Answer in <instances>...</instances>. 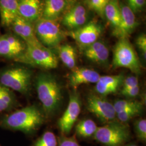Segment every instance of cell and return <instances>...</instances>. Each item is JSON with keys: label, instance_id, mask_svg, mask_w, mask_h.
<instances>
[{"label": "cell", "instance_id": "cell-33", "mask_svg": "<svg viewBox=\"0 0 146 146\" xmlns=\"http://www.w3.org/2000/svg\"><path fill=\"white\" fill-rule=\"evenodd\" d=\"M140 86H138L132 88L121 91V94L127 98H135L137 95H138V94L140 93Z\"/></svg>", "mask_w": 146, "mask_h": 146}, {"label": "cell", "instance_id": "cell-20", "mask_svg": "<svg viewBox=\"0 0 146 146\" xmlns=\"http://www.w3.org/2000/svg\"><path fill=\"white\" fill-rule=\"evenodd\" d=\"M17 16V0H0L1 22L3 26L10 27Z\"/></svg>", "mask_w": 146, "mask_h": 146}, {"label": "cell", "instance_id": "cell-31", "mask_svg": "<svg viewBox=\"0 0 146 146\" xmlns=\"http://www.w3.org/2000/svg\"><path fill=\"white\" fill-rule=\"evenodd\" d=\"M137 47L140 50L143 58L146 57V36L145 34H142L137 37L136 40Z\"/></svg>", "mask_w": 146, "mask_h": 146}, {"label": "cell", "instance_id": "cell-11", "mask_svg": "<svg viewBox=\"0 0 146 146\" xmlns=\"http://www.w3.org/2000/svg\"><path fill=\"white\" fill-rule=\"evenodd\" d=\"M26 43L14 33H6L0 36V56L16 60L25 52Z\"/></svg>", "mask_w": 146, "mask_h": 146}, {"label": "cell", "instance_id": "cell-15", "mask_svg": "<svg viewBox=\"0 0 146 146\" xmlns=\"http://www.w3.org/2000/svg\"><path fill=\"white\" fill-rule=\"evenodd\" d=\"M100 75L93 69L87 68H76L68 75L69 83L71 87L76 88L84 84H96Z\"/></svg>", "mask_w": 146, "mask_h": 146}, {"label": "cell", "instance_id": "cell-19", "mask_svg": "<svg viewBox=\"0 0 146 146\" xmlns=\"http://www.w3.org/2000/svg\"><path fill=\"white\" fill-rule=\"evenodd\" d=\"M67 2V0H44L41 18L56 21L65 10Z\"/></svg>", "mask_w": 146, "mask_h": 146}, {"label": "cell", "instance_id": "cell-26", "mask_svg": "<svg viewBox=\"0 0 146 146\" xmlns=\"http://www.w3.org/2000/svg\"><path fill=\"white\" fill-rule=\"evenodd\" d=\"M143 104L131 108L129 110H127L123 112L117 114L116 116L119 120L120 122L125 123L127 122L132 119L134 117L140 114L142 110Z\"/></svg>", "mask_w": 146, "mask_h": 146}, {"label": "cell", "instance_id": "cell-7", "mask_svg": "<svg viewBox=\"0 0 146 146\" xmlns=\"http://www.w3.org/2000/svg\"><path fill=\"white\" fill-rule=\"evenodd\" d=\"M35 35L42 45L49 49L58 47L63 39V34L56 21L40 18L34 26Z\"/></svg>", "mask_w": 146, "mask_h": 146}, {"label": "cell", "instance_id": "cell-13", "mask_svg": "<svg viewBox=\"0 0 146 146\" xmlns=\"http://www.w3.org/2000/svg\"><path fill=\"white\" fill-rule=\"evenodd\" d=\"M121 19L118 29L113 33L118 38H128L137 27V21L134 12L128 5H120Z\"/></svg>", "mask_w": 146, "mask_h": 146}, {"label": "cell", "instance_id": "cell-21", "mask_svg": "<svg viewBox=\"0 0 146 146\" xmlns=\"http://www.w3.org/2000/svg\"><path fill=\"white\" fill-rule=\"evenodd\" d=\"M104 16L113 27V33H114L120 26L121 19L120 5L118 0H110L105 8Z\"/></svg>", "mask_w": 146, "mask_h": 146}, {"label": "cell", "instance_id": "cell-17", "mask_svg": "<svg viewBox=\"0 0 146 146\" xmlns=\"http://www.w3.org/2000/svg\"><path fill=\"white\" fill-rule=\"evenodd\" d=\"M18 15L31 22L41 17L42 5L40 0H17Z\"/></svg>", "mask_w": 146, "mask_h": 146}, {"label": "cell", "instance_id": "cell-8", "mask_svg": "<svg viewBox=\"0 0 146 146\" xmlns=\"http://www.w3.org/2000/svg\"><path fill=\"white\" fill-rule=\"evenodd\" d=\"M81 101L80 94L74 90L69 95L67 109L58 121V127L63 135L68 136L81 112Z\"/></svg>", "mask_w": 146, "mask_h": 146}, {"label": "cell", "instance_id": "cell-38", "mask_svg": "<svg viewBox=\"0 0 146 146\" xmlns=\"http://www.w3.org/2000/svg\"><path fill=\"white\" fill-rule=\"evenodd\" d=\"M0 36H1V35H0Z\"/></svg>", "mask_w": 146, "mask_h": 146}, {"label": "cell", "instance_id": "cell-1", "mask_svg": "<svg viewBox=\"0 0 146 146\" xmlns=\"http://www.w3.org/2000/svg\"><path fill=\"white\" fill-rule=\"evenodd\" d=\"M36 88L45 114L47 116L52 115L58 109L62 100L60 84L50 74L41 73L37 76Z\"/></svg>", "mask_w": 146, "mask_h": 146}, {"label": "cell", "instance_id": "cell-29", "mask_svg": "<svg viewBox=\"0 0 146 146\" xmlns=\"http://www.w3.org/2000/svg\"><path fill=\"white\" fill-rule=\"evenodd\" d=\"M58 146H82L76 139L75 135L72 136L61 135L58 139Z\"/></svg>", "mask_w": 146, "mask_h": 146}, {"label": "cell", "instance_id": "cell-5", "mask_svg": "<svg viewBox=\"0 0 146 146\" xmlns=\"http://www.w3.org/2000/svg\"><path fill=\"white\" fill-rule=\"evenodd\" d=\"M15 61L44 69H54L58 66V58L50 49L44 46L27 44L26 49Z\"/></svg>", "mask_w": 146, "mask_h": 146}, {"label": "cell", "instance_id": "cell-36", "mask_svg": "<svg viewBox=\"0 0 146 146\" xmlns=\"http://www.w3.org/2000/svg\"><path fill=\"white\" fill-rule=\"evenodd\" d=\"M133 0H127V1H128V3H131V1H133Z\"/></svg>", "mask_w": 146, "mask_h": 146}, {"label": "cell", "instance_id": "cell-12", "mask_svg": "<svg viewBox=\"0 0 146 146\" xmlns=\"http://www.w3.org/2000/svg\"><path fill=\"white\" fill-rule=\"evenodd\" d=\"M10 27L13 33L21 38L27 44L35 46H43L37 39L35 33L34 26L31 22L18 15L13 22Z\"/></svg>", "mask_w": 146, "mask_h": 146}, {"label": "cell", "instance_id": "cell-16", "mask_svg": "<svg viewBox=\"0 0 146 146\" xmlns=\"http://www.w3.org/2000/svg\"><path fill=\"white\" fill-rule=\"evenodd\" d=\"M87 20L86 8L83 5H76L73 6L64 15L62 24L70 31L76 29L83 26Z\"/></svg>", "mask_w": 146, "mask_h": 146}, {"label": "cell", "instance_id": "cell-35", "mask_svg": "<svg viewBox=\"0 0 146 146\" xmlns=\"http://www.w3.org/2000/svg\"><path fill=\"white\" fill-rule=\"evenodd\" d=\"M122 146H138L136 144L134 143H128V144H125Z\"/></svg>", "mask_w": 146, "mask_h": 146}, {"label": "cell", "instance_id": "cell-37", "mask_svg": "<svg viewBox=\"0 0 146 146\" xmlns=\"http://www.w3.org/2000/svg\"><path fill=\"white\" fill-rule=\"evenodd\" d=\"M67 1H72V0H67Z\"/></svg>", "mask_w": 146, "mask_h": 146}, {"label": "cell", "instance_id": "cell-6", "mask_svg": "<svg viewBox=\"0 0 146 146\" xmlns=\"http://www.w3.org/2000/svg\"><path fill=\"white\" fill-rule=\"evenodd\" d=\"M32 72L23 67L7 69L0 73V84L21 94H27L31 85Z\"/></svg>", "mask_w": 146, "mask_h": 146}, {"label": "cell", "instance_id": "cell-32", "mask_svg": "<svg viewBox=\"0 0 146 146\" xmlns=\"http://www.w3.org/2000/svg\"><path fill=\"white\" fill-rule=\"evenodd\" d=\"M146 3V0H133L128 3V6L134 13L141 11Z\"/></svg>", "mask_w": 146, "mask_h": 146}, {"label": "cell", "instance_id": "cell-27", "mask_svg": "<svg viewBox=\"0 0 146 146\" xmlns=\"http://www.w3.org/2000/svg\"><path fill=\"white\" fill-rule=\"evenodd\" d=\"M89 7L101 17L104 16V11L110 0H86Z\"/></svg>", "mask_w": 146, "mask_h": 146}, {"label": "cell", "instance_id": "cell-14", "mask_svg": "<svg viewBox=\"0 0 146 146\" xmlns=\"http://www.w3.org/2000/svg\"><path fill=\"white\" fill-rule=\"evenodd\" d=\"M125 76L122 74L116 75L102 76L96 83L95 90L99 95L104 96L116 93L123 84Z\"/></svg>", "mask_w": 146, "mask_h": 146}, {"label": "cell", "instance_id": "cell-34", "mask_svg": "<svg viewBox=\"0 0 146 146\" xmlns=\"http://www.w3.org/2000/svg\"><path fill=\"white\" fill-rule=\"evenodd\" d=\"M11 108V107L7 104H5V102L1 99V98L0 97V113L8 110Z\"/></svg>", "mask_w": 146, "mask_h": 146}, {"label": "cell", "instance_id": "cell-25", "mask_svg": "<svg viewBox=\"0 0 146 146\" xmlns=\"http://www.w3.org/2000/svg\"><path fill=\"white\" fill-rule=\"evenodd\" d=\"M143 104L141 102L137 101L121 100H117L113 104L115 112L117 114L123 112L127 110H129L131 108Z\"/></svg>", "mask_w": 146, "mask_h": 146}, {"label": "cell", "instance_id": "cell-9", "mask_svg": "<svg viewBox=\"0 0 146 146\" xmlns=\"http://www.w3.org/2000/svg\"><path fill=\"white\" fill-rule=\"evenodd\" d=\"M87 109L106 123L114 121L116 116L113 104L100 95H89L87 100Z\"/></svg>", "mask_w": 146, "mask_h": 146}, {"label": "cell", "instance_id": "cell-4", "mask_svg": "<svg viewBox=\"0 0 146 146\" xmlns=\"http://www.w3.org/2000/svg\"><path fill=\"white\" fill-rule=\"evenodd\" d=\"M112 64L114 68H127L136 74H141V63L128 38H121L116 43Z\"/></svg>", "mask_w": 146, "mask_h": 146}, {"label": "cell", "instance_id": "cell-30", "mask_svg": "<svg viewBox=\"0 0 146 146\" xmlns=\"http://www.w3.org/2000/svg\"><path fill=\"white\" fill-rule=\"evenodd\" d=\"M138 86H139V82L138 78L136 76H130L124 79L123 84L121 86V91L132 88Z\"/></svg>", "mask_w": 146, "mask_h": 146}, {"label": "cell", "instance_id": "cell-28", "mask_svg": "<svg viewBox=\"0 0 146 146\" xmlns=\"http://www.w3.org/2000/svg\"><path fill=\"white\" fill-rule=\"evenodd\" d=\"M135 132L137 139L143 143L146 142V120L139 119L134 124Z\"/></svg>", "mask_w": 146, "mask_h": 146}, {"label": "cell", "instance_id": "cell-10", "mask_svg": "<svg viewBox=\"0 0 146 146\" xmlns=\"http://www.w3.org/2000/svg\"><path fill=\"white\" fill-rule=\"evenodd\" d=\"M102 31V27L100 24L96 22L91 21L76 29L69 31L67 35L83 49L97 41Z\"/></svg>", "mask_w": 146, "mask_h": 146}, {"label": "cell", "instance_id": "cell-23", "mask_svg": "<svg viewBox=\"0 0 146 146\" xmlns=\"http://www.w3.org/2000/svg\"><path fill=\"white\" fill-rule=\"evenodd\" d=\"M59 58L63 64L73 70L76 66V52L74 48L68 44L58 47Z\"/></svg>", "mask_w": 146, "mask_h": 146}, {"label": "cell", "instance_id": "cell-3", "mask_svg": "<svg viewBox=\"0 0 146 146\" xmlns=\"http://www.w3.org/2000/svg\"><path fill=\"white\" fill-rule=\"evenodd\" d=\"M131 137L128 125L113 121L98 127L93 139L104 146H122L130 140Z\"/></svg>", "mask_w": 146, "mask_h": 146}, {"label": "cell", "instance_id": "cell-22", "mask_svg": "<svg viewBox=\"0 0 146 146\" xmlns=\"http://www.w3.org/2000/svg\"><path fill=\"white\" fill-rule=\"evenodd\" d=\"M98 128V127L93 120L91 119L81 120L75 127V135L83 139L93 138Z\"/></svg>", "mask_w": 146, "mask_h": 146}, {"label": "cell", "instance_id": "cell-18", "mask_svg": "<svg viewBox=\"0 0 146 146\" xmlns=\"http://www.w3.org/2000/svg\"><path fill=\"white\" fill-rule=\"evenodd\" d=\"M83 52L89 60L99 64H106L110 56L108 48L104 43L99 41L84 48Z\"/></svg>", "mask_w": 146, "mask_h": 146}, {"label": "cell", "instance_id": "cell-2", "mask_svg": "<svg viewBox=\"0 0 146 146\" xmlns=\"http://www.w3.org/2000/svg\"><path fill=\"white\" fill-rule=\"evenodd\" d=\"M44 116L36 106L32 105L16 110L2 121L4 127L27 134L31 133L41 125Z\"/></svg>", "mask_w": 146, "mask_h": 146}, {"label": "cell", "instance_id": "cell-24", "mask_svg": "<svg viewBox=\"0 0 146 146\" xmlns=\"http://www.w3.org/2000/svg\"><path fill=\"white\" fill-rule=\"evenodd\" d=\"M58 139L54 133L50 131L44 132L35 142L33 146H58Z\"/></svg>", "mask_w": 146, "mask_h": 146}]
</instances>
